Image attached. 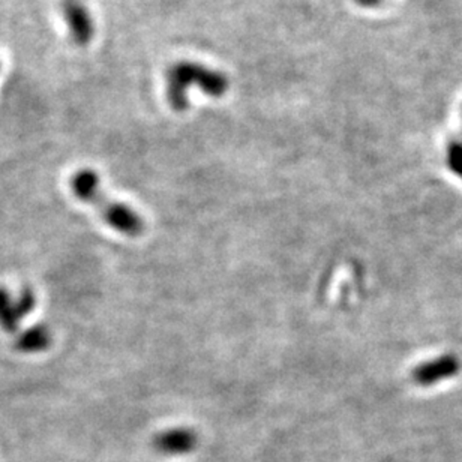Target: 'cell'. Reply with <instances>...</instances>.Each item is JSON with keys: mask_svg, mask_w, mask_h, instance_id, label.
I'll list each match as a JSON object with an SVG mask.
<instances>
[{"mask_svg": "<svg viewBox=\"0 0 462 462\" xmlns=\"http://www.w3.org/2000/svg\"><path fill=\"white\" fill-rule=\"evenodd\" d=\"M191 84L198 86L204 93L215 98L222 97L229 89V80L224 74L200 64L179 62L167 73V97L174 110H186L188 87Z\"/></svg>", "mask_w": 462, "mask_h": 462, "instance_id": "2", "label": "cell"}, {"mask_svg": "<svg viewBox=\"0 0 462 462\" xmlns=\"http://www.w3.org/2000/svg\"><path fill=\"white\" fill-rule=\"evenodd\" d=\"M458 369V363L453 357H441V359L419 366L414 371V380L421 385H430V383L439 381L441 378L450 377Z\"/></svg>", "mask_w": 462, "mask_h": 462, "instance_id": "7", "label": "cell"}, {"mask_svg": "<svg viewBox=\"0 0 462 462\" xmlns=\"http://www.w3.org/2000/svg\"><path fill=\"white\" fill-rule=\"evenodd\" d=\"M37 307L35 294L24 289L20 291H11L0 289V327L5 332H17L21 321Z\"/></svg>", "mask_w": 462, "mask_h": 462, "instance_id": "3", "label": "cell"}, {"mask_svg": "<svg viewBox=\"0 0 462 462\" xmlns=\"http://www.w3.org/2000/svg\"><path fill=\"white\" fill-rule=\"evenodd\" d=\"M0 68H2V65H0Z\"/></svg>", "mask_w": 462, "mask_h": 462, "instance_id": "10", "label": "cell"}, {"mask_svg": "<svg viewBox=\"0 0 462 462\" xmlns=\"http://www.w3.org/2000/svg\"><path fill=\"white\" fill-rule=\"evenodd\" d=\"M197 446V434L188 428L167 430L153 439V447L165 455H185Z\"/></svg>", "mask_w": 462, "mask_h": 462, "instance_id": "5", "label": "cell"}, {"mask_svg": "<svg viewBox=\"0 0 462 462\" xmlns=\"http://www.w3.org/2000/svg\"><path fill=\"white\" fill-rule=\"evenodd\" d=\"M53 343L51 330L44 325H33L24 329L15 339V348L26 354L42 353L50 348Z\"/></svg>", "mask_w": 462, "mask_h": 462, "instance_id": "6", "label": "cell"}, {"mask_svg": "<svg viewBox=\"0 0 462 462\" xmlns=\"http://www.w3.org/2000/svg\"><path fill=\"white\" fill-rule=\"evenodd\" d=\"M60 11L66 21L69 37L75 46H89L95 35V23L87 5L83 0H62Z\"/></svg>", "mask_w": 462, "mask_h": 462, "instance_id": "4", "label": "cell"}, {"mask_svg": "<svg viewBox=\"0 0 462 462\" xmlns=\"http://www.w3.org/2000/svg\"><path fill=\"white\" fill-rule=\"evenodd\" d=\"M449 162L452 169L462 176V146H452L449 151Z\"/></svg>", "mask_w": 462, "mask_h": 462, "instance_id": "8", "label": "cell"}, {"mask_svg": "<svg viewBox=\"0 0 462 462\" xmlns=\"http://www.w3.org/2000/svg\"><path fill=\"white\" fill-rule=\"evenodd\" d=\"M69 188L80 202L95 207L102 220L113 230L128 238H138L144 233V221L133 207L110 198L102 189L98 173L81 169L73 174Z\"/></svg>", "mask_w": 462, "mask_h": 462, "instance_id": "1", "label": "cell"}, {"mask_svg": "<svg viewBox=\"0 0 462 462\" xmlns=\"http://www.w3.org/2000/svg\"><path fill=\"white\" fill-rule=\"evenodd\" d=\"M357 2H359L362 6H374V5H377L380 0H357Z\"/></svg>", "mask_w": 462, "mask_h": 462, "instance_id": "9", "label": "cell"}]
</instances>
